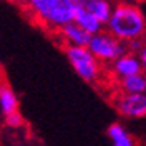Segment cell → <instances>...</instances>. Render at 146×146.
I'll list each match as a JSON object with an SVG mask.
<instances>
[{"label": "cell", "mask_w": 146, "mask_h": 146, "mask_svg": "<svg viewBox=\"0 0 146 146\" xmlns=\"http://www.w3.org/2000/svg\"><path fill=\"white\" fill-rule=\"evenodd\" d=\"M106 31L124 42L143 39L146 34V16L137 3H116Z\"/></svg>", "instance_id": "cell-1"}, {"label": "cell", "mask_w": 146, "mask_h": 146, "mask_svg": "<svg viewBox=\"0 0 146 146\" xmlns=\"http://www.w3.org/2000/svg\"><path fill=\"white\" fill-rule=\"evenodd\" d=\"M26 3L37 21L58 31L61 26L74 21L82 0H26Z\"/></svg>", "instance_id": "cell-2"}, {"label": "cell", "mask_w": 146, "mask_h": 146, "mask_svg": "<svg viewBox=\"0 0 146 146\" xmlns=\"http://www.w3.org/2000/svg\"><path fill=\"white\" fill-rule=\"evenodd\" d=\"M66 60L69 61L74 72L84 82L88 84H96L101 79L103 68L101 61L93 55L88 47H79V45H66L64 48Z\"/></svg>", "instance_id": "cell-3"}, {"label": "cell", "mask_w": 146, "mask_h": 146, "mask_svg": "<svg viewBox=\"0 0 146 146\" xmlns=\"http://www.w3.org/2000/svg\"><path fill=\"white\" fill-rule=\"evenodd\" d=\"M88 48L103 64H112L117 58H120L122 55L129 52L127 42L120 40L109 31H101V32H96L92 35L90 42H88Z\"/></svg>", "instance_id": "cell-4"}, {"label": "cell", "mask_w": 146, "mask_h": 146, "mask_svg": "<svg viewBox=\"0 0 146 146\" xmlns=\"http://www.w3.org/2000/svg\"><path fill=\"white\" fill-rule=\"evenodd\" d=\"M114 108L122 117L127 119H143L146 117V92L145 93H125L114 100Z\"/></svg>", "instance_id": "cell-5"}, {"label": "cell", "mask_w": 146, "mask_h": 146, "mask_svg": "<svg viewBox=\"0 0 146 146\" xmlns=\"http://www.w3.org/2000/svg\"><path fill=\"white\" fill-rule=\"evenodd\" d=\"M141 71H143V66L138 55L135 52H130V50L125 55H122L120 58H117L111 64V72L116 79L127 77V76L141 72Z\"/></svg>", "instance_id": "cell-6"}, {"label": "cell", "mask_w": 146, "mask_h": 146, "mask_svg": "<svg viewBox=\"0 0 146 146\" xmlns=\"http://www.w3.org/2000/svg\"><path fill=\"white\" fill-rule=\"evenodd\" d=\"M58 34L66 45H79V47H88V42L92 39V34L88 31H85L84 27L76 21H71L64 26H61L58 29Z\"/></svg>", "instance_id": "cell-7"}, {"label": "cell", "mask_w": 146, "mask_h": 146, "mask_svg": "<svg viewBox=\"0 0 146 146\" xmlns=\"http://www.w3.org/2000/svg\"><path fill=\"white\" fill-rule=\"evenodd\" d=\"M19 109V98H18L16 92L11 88L8 82L2 80L0 85V112L2 117L8 116L11 112H16Z\"/></svg>", "instance_id": "cell-8"}, {"label": "cell", "mask_w": 146, "mask_h": 146, "mask_svg": "<svg viewBox=\"0 0 146 146\" xmlns=\"http://www.w3.org/2000/svg\"><path fill=\"white\" fill-rule=\"evenodd\" d=\"M117 87L125 93H145L146 92V71L117 79Z\"/></svg>", "instance_id": "cell-9"}, {"label": "cell", "mask_w": 146, "mask_h": 146, "mask_svg": "<svg viewBox=\"0 0 146 146\" xmlns=\"http://www.w3.org/2000/svg\"><path fill=\"white\" fill-rule=\"evenodd\" d=\"M74 21L79 23V24H80L85 31H88L92 35L96 34V32H101V31H103V26H104L103 23L100 21L92 11H88V10L84 7V3L77 8L76 16H74Z\"/></svg>", "instance_id": "cell-10"}, {"label": "cell", "mask_w": 146, "mask_h": 146, "mask_svg": "<svg viewBox=\"0 0 146 146\" xmlns=\"http://www.w3.org/2000/svg\"><path fill=\"white\" fill-rule=\"evenodd\" d=\"M114 0H82V3L88 11L95 15L100 21L106 26V23L109 21V18L114 10Z\"/></svg>", "instance_id": "cell-11"}, {"label": "cell", "mask_w": 146, "mask_h": 146, "mask_svg": "<svg viewBox=\"0 0 146 146\" xmlns=\"http://www.w3.org/2000/svg\"><path fill=\"white\" fill-rule=\"evenodd\" d=\"M106 135L114 146H133L135 145V138L132 137V133L125 129L122 124H117V122L108 127Z\"/></svg>", "instance_id": "cell-12"}, {"label": "cell", "mask_w": 146, "mask_h": 146, "mask_svg": "<svg viewBox=\"0 0 146 146\" xmlns=\"http://www.w3.org/2000/svg\"><path fill=\"white\" fill-rule=\"evenodd\" d=\"M3 124H5V127H8V129H21L23 125H24V119H23V116L19 114V111H16V112L8 114V116H5Z\"/></svg>", "instance_id": "cell-13"}, {"label": "cell", "mask_w": 146, "mask_h": 146, "mask_svg": "<svg viewBox=\"0 0 146 146\" xmlns=\"http://www.w3.org/2000/svg\"><path fill=\"white\" fill-rule=\"evenodd\" d=\"M138 58L141 61V66H143V71H146V40L143 42V45L140 47V50L137 52Z\"/></svg>", "instance_id": "cell-14"}, {"label": "cell", "mask_w": 146, "mask_h": 146, "mask_svg": "<svg viewBox=\"0 0 146 146\" xmlns=\"http://www.w3.org/2000/svg\"><path fill=\"white\" fill-rule=\"evenodd\" d=\"M116 3H137L138 0H114Z\"/></svg>", "instance_id": "cell-15"}]
</instances>
